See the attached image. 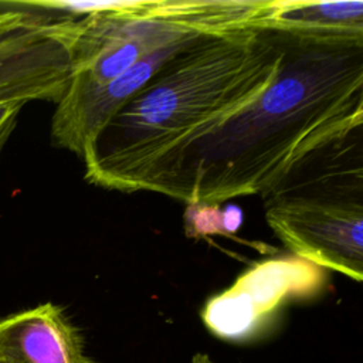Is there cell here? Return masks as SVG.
Here are the masks:
<instances>
[{
	"label": "cell",
	"instance_id": "6da1fadb",
	"mask_svg": "<svg viewBox=\"0 0 363 363\" xmlns=\"http://www.w3.org/2000/svg\"><path fill=\"white\" fill-rule=\"evenodd\" d=\"M277 33L267 89L183 149L149 191L218 206L259 194L306 150L363 123V41Z\"/></svg>",
	"mask_w": 363,
	"mask_h": 363
},
{
	"label": "cell",
	"instance_id": "7a4b0ae2",
	"mask_svg": "<svg viewBox=\"0 0 363 363\" xmlns=\"http://www.w3.org/2000/svg\"><path fill=\"white\" fill-rule=\"evenodd\" d=\"M279 62L274 30L240 26L191 40L98 129L81 159L85 180L149 191L183 149L255 101Z\"/></svg>",
	"mask_w": 363,
	"mask_h": 363
},
{
	"label": "cell",
	"instance_id": "3957f363",
	"mask_svg": "<svg viewBox=\"0 0 363 363\" xmlns=\"http://www.w3.org/2000/svg\"><path fill=\"white\" fill-rule=\"evenodd\" d=\"M259 196L292 255L362 281L363 123L306 150Z\"/></svg>",
	"mask_w": 363,
	"mask_h": 363
},
{
	"label": "cell",
	"instance_id": "277c9868",
	"mask_svg": "<svg viewBox=\"0 0 363 363\" xmlns=\"http://www.w3.org/2000/svg\"><path fill=\"white\" fill-rule=\"evenodd\" d=\"M262 1H102V11L77 21L71 43V77L58 102L84 98L118 78L143 55L173 41L252 26Z\"/></svg>",
	"mask_w": 363,
	"mask_h": 363
},
{
	"label": "cell",
	"instance_id": "5b68a950",
	"mask_svg": "<svg viewBox=\"0 0 363 363\" xmlns=\"http://www.w3.org/2000/svg\"><path fill=\"white\" fill-rule=\"evenodd\" d=\"M24 20L0 28V104H57L71 77V43L79 17L27 1Z\"/></svg>",
	"mask_w": 363,
	"mask_h": 363
},
{
	"label": "cell",
	"instance_id": "8992f818",
	"mask_svg": "<svg viewBox=\"0 0 363 363\" xmlns=\"http://www.w3.org/2000/svg\"><path fill=\"white\" fill-rule=\"evenodd\" d=\"M326 282L325 269L292 254L252 264L225 291L203 308L206 326L224 339L254 335L288 302L316 295Z\"/></svg>",
	"mask_w": 363,
	"mask_h": 363
},
{
	"label": "cell",
	"instance_id": "52a82bcc",
	"mask_svg": "<svg viewBox=\"0 0 363 363\" xmlns=\"http://www.w3.org/2000/svg\"><path fill=\"white\" fill-rule=\"evenodd\" d=\"M0 363H96L64 309L45 302L0 319Z\"/></svg>",
	"mask_w": 363,
	"mask_h": 363
},
{
	"label": "cell",
	"instance_id": "ba28073f",
	"mask_svg": "<svg viewBox=\"0 0 363 363\" xmlns=\"http://www.w3.org/2000/svg\"><path fill=\"white\" fill-rule=\"evenodd\" d=\"M252 26L312 38L363 41V1L264 0Z\"/></svg>",
	"mask_w": 363,
	"mask_h": 363
},
{
	"label": "cell",
	"instance_id": "9c48e42d",
	"mask_svg": "<svg viewBox=\"0 0 363 363\" xmlns=\"http://www.w3.org/2000/svg\"><path fill=\"white\" fill-rule=\"evenodd\" d=\"M241 210L228 207L220 210L218 204L189 203L184 213L186 234L190 237H201L208 234H230L241 225Z\"/></svg>",
	"mask_w": 363,
	"mask_h": 363
},
{
	"label": "cell",
	"instance_id": "30bf717a",
	"mask_svg": "<svg viewBox=\"0 0 363 363\" xmlns=\"http://www.w3.org/2000/svg\"><path fill=\"white\" fill-rule=\"evenodd\" d=\"M24 104L20 102H3L0 104V152L9 140L11 132L17 125L20 111Z\"/></svg>",
	"mask_w": 363,
	"mask_h": 363
},
{
	"label": "cell",
	"instance_id": "8fae6325",
	"mask_svg": "<svg viewBox=\"0 0 363 363\" xmlns=\"http://www.w3.org/2000/svg\"><path fill=\"white\" fill-rule=\"evenodd\" d=\"M31 11L33 9L26 6L24 3H16L9 7L7 6L0 7V28L24 20L26 17L30 16Z\"/></svg>",
	"mask_w": 363,
	"mask_h": 363
},
{
	"label": "cell",
	"instance_id": "7c38bea8",
	"mask_svg": "<svg viewBox=\"0 0 363 363\" xmlns=\"http://www.w3.org/2000/svg\"><path fill=\"white\" fill-rule=\"evenodd\" d=\"M190 363H214L207 353H194L190 359Z\"/></svg>",
	"mask_w": 363,
	"mask_h": 363
}]
</instances>
